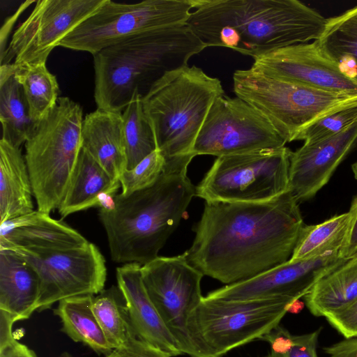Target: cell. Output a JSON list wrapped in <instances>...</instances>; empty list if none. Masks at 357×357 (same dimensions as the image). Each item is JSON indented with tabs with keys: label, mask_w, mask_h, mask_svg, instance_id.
I'll return each instance as SVG.
<instances>
[{
	"label": "cell",
	"mask_w": 357,
	"mask_h": 357,
	"mask_svg": "<svg viewBox=\"0 0 357 357\" xmlns=\"http://www.w3.org/2000/svg\"><path fill=\"white\" fill-rule=\"evenodd\" d=\"M348 229L340 250V257L349 260L357 254V195L353 199L350 208Z\"/></svg>",
	"instance_id": "37"
},
{
	"label": "cell",
	"mask_w": 357,
	"mask_h": 357,
	"mask_svg": "<svg viewBox=\"0 0 357 357\" xmlns=\"http://www.w3.org/2000/svg\"><path fill=\"white\" fill-rule=\"evenodd\" d=\"M121 186L82 148L63 200L58 208L65 218L91 207L109 208Z\"/></svg>",
	"instance_id": "21"
},
{
	"label": "cell",
	"mask_w": 357,
	"mask_h": 357,
	"mask_svg": "<svg viewBox=\"0 0 357 357\" xmlns=\"http://www.w3.org/2000/svg\"><path fill=\"white\" fill-rule=\"evenodd\" d=\"M295 302L286 298L224 301L203 297L192 318V332L204 357H222L236 347L261 340L279 326Z\"/></svg>",
	"instance_id": "9"
},
{
	"label": "cell",
	"mask_w": 357,
	"mask_h": 357,
	"mask_svg": "<svg viewBox=\"0 0 357 357\" xmlns=\"http://www.w3.org/2000/svg\"><path fill=\"white\" fill-rule=\"evenodd\" d=\"M324 52L349 77L357 80V6L328 18L317 40Z\"/></svg>",
	"instance_id": "27"
},
{
	"label": "cell",
	"mask_w": 357,
	"mask_h": 357,
	"mask_svg": "<svg viewBox=\"0 0 357 357\" xmlns=\"http://www.w3.org/2000/svg\"><path fill=\"white\" fill-rule=\"evenodd\" d=\"M88 242L65 222L38 210L0 224V249L63 250Z\"/></svg>",
	"instance_id": "19"
},
{
	"label": "cell",
	"mask_w": 357,
	"mask_h": 357,
	"mask_svg": "<svg viewBox=\"0 0 357 357\" xmlns=\"http://www.w3.org/2000/svg\"><path fill=\"white\" fill-rule=\"evenodd\" d=\"M321 328L305 334L292 335L280 325L264 340L271 345L273 357H319L317 345Z\"/></svg>",
	"instance_id": "32"
},
{
	"label": "cell",
	"mask_w": 357,
	"mask_h": 357,
	"mask_svg": "<svg viewBox=\"0 0 357 357\" xmlns=\"http://www.w3.org/2000/svg\"><path fill=\"white\" fill-rule=\"evenodd\" d=\"M141 267L137 263H128L116 268L118 287L123 296L132 330L139 339L170 357L183 355L146 291Z\"/></svg>",
	"instance_id": "18"
},
{
	"label": "cell",
	"mask_w": 357,
	"mask_h": 357,
	"mask_svg": "<svg viewBox=\"0 0 357 357\" xmlns=\"http://www.w3.org/2000/svg\"><path fill=\"white\" fill-rule=\"evenodd\" d=\"M59 357H72V356L70 354H68L67 353H65V354H63L62 355H61Z\"/></svg>",
	"instance_id": "41"
},
{
	"label": "cell",
	"mask_w": 357,
	"mask_h": 357,
	"mask_svg": "<svg viewBox=\"0 0 357 357\" xmlns=\"http://www.w3.org/2000/svg\"><path fill=\"white\" fill-rule=\"evenodd\" d=\"M10 250L21 255L39 276L36 311L47 310L67 298L96 295L104 289L107 279L105 260L92 243L63 250Z\"/></svg>",
	"instance_id": "13"
},
{
	"label": "cell",
	"mask_w": 357,
	"mask_h": 357,
	"mask_svg": "<svg viewBox=\"0 0 357 357\" xmlns=\"http://www.w3.org/2000/svg\"><path fill=\"white\" fill-rule=\"evenodd\" d=\"M326 20L298 0H194L186 24L206 47H227L255 59L318 40Z\"/></svg>",
	"instance_id": "2"
},
{
	"label": "cell",
	"mask_w": 357,
	"mask_h": 357,
	"mask_svg": "<svg viewBox=\"0 0 357 357\" xmlns=\"http://www.w3.org/2000/svg\"><path fill=\"white\" fill-rule=\"evenodd\" d=\"M82 109L68 97L36 126L25 142V160L38 211L60 206L82 149Z\"/></svg>",
	"instance_id": "6"
},
{
	"label": "cell",
	"mask_w": 357,
	"mask_h": 357,
	"mask_svg": "<svg viewBox=\"0 0 357 357\" xmlns=\"http://www.w3.org/2000/svg\"><path fill=\"white\" fill-rule=\"evenodd\" d=\"M357 145V121L342 132L292 152L289 190L301 202L312 198Z\"/></svg>",
	"instance_id": "17"
},
{
	"label": "cell",
	"mask_w": 357,
	"mask_h": 357,
	"mask_svg": "<svg viewBox=\"0 0 357 357\" xmlns=\"http://www.w3.org/2000/svg\"><path fill=\"white\" fill-rule=\"evenodd\" d=\"M347 261L340 257L339 252L307 260H289L252 278L214 290L205 298L224 301L272 298L296 301L307 294L321 278Z\"/></svg>",
	"instance_id": "15"
},
{
	"label": "cell",
	"mask_w": 357,
	"mask_h": 357,
	"mask_svg": "<svg viewBox=\"0 0 357 357\" xmlns=\"http://www.w3.org/2000/svg\"><path fill=\"white\" fill-rule=\"evenodd\" d=\"M165 158L156 149L131 169H126L119 178L121 194L130 195L153 184L162 173Z\"/></svg>",
	"instance_id": "33"
},
{
	"label": "cell",
	"mask_w": 357,
	"mask_h": 357,
	"mask_svg": "<svg viewBox=\"0 0 357 357\" xmlns=\"http://www.w3.org/2000/svg\"><path fill=\"white\" fill-rule=\"evenodd\" d=\"M94 295L67 298L59 302L54 314L61 321V331L75 342H81L98 354L112 351L92 310Z\"/></svg>",
	"instance_id": "26"
},
{
	"label": "cell",
	"mask_w": 357,
	"mask_h": 357,
	"mask_svg": "<svg viewBox=\"0 0 357 357\" xmlns=\"http://www.w3.org/2000/svg\"><path fill=\"white\" fill-rule=\"evenodd\" d=\"M82 148L116 181L127 169L122 113L97 108L82 127Z\"/></svg>",
	"instance_id": "20"
},
{
	"label": "cell",
	"mask_w": 357,
	"mask_h": 357,
	"mask_svg": "<svg viewBox=\"0 0 357 357\" xmlns=\"http://www.w3.org/2000/svg\"><path fill=\"white\" fill-rule=\"evenodd\" d=\"M105 0H39L17 27L1 65L46 63L52 50L78 25L93 15Z\"/></svg>",
	"instance_id": "14"
},
{
	"label": "cell",
	"mask_w": 357,
	"mask_h": 357,
	"mask_svg": "<svg viewBox=\"0 0 357 357\" xmlns=\"http://www.w3.org/2000/svg\"><path fill=\"white\" fill-rule=\"evenodd\" d=\"M357 121V107L344 109L317 120L305 128L296 140L312 144L337 135Z\"/></svg>",
	"instance_id": "34"
},
{
	"label": "cell",
	"mask_w": 357,
	"mask_h": 357,
	"mask_svg": "<svg viewBox=\"0 0 357 357\" xmlns=\"http://www.w3.org/2000/svg\"><path fill=\"white\" fill-rule=\"evenodd\" d=\"M127 169H131L157 149L151 123L144 111L142 98L135 93L122 113Z\"/></svg>",
	"instance_id": "30"
},
{
	"label": "cell",
	"mask_w": 357,
	"mask_h": 357,
	"mask_svg": "<svg viewBox=\"0 0 357 357\" xmlns=\"http://www.w3.org/2000/svg\"><path fill=\"white\" fill-rule=\"evenodd\" d=\"M105 357H170L157 347L142 340L134 333L129 331L125 342L114 349Z\"/></svg>",
	"instance_id": "35"
},
{
	"label": "cell",
	"mask_w": 357,
	"mask_h": 357,
	"mask_svg": "<svg viewBox=\"0 0 357 357\" xmlns=\"http://www.w3.org/2000/svg\"><path fill=\"white\" fill-rule=\"evenodd\" d=\"M123 301L119 287L112 286L94 296L92 302L93 312L112 349L125 342L131 328Z\"/></svg>",
	"instance_id": "31"
},
{
	"label": "cell",
	"mask_w": 357,
	"mask_h": 357,
	"mask_svg": "<svg viewBox=\"0 0 357 357\" xmlns=\"http://www.w3.org/2000/svg\"><path fill=\"white\" fill-rule=\"evenodd\" d=\"M253 69L268 76L322 91L357 93V80L328 57L317 40L280 48L255 59Z\"/></svg>",
	"instance_id": "16"
},
{
	"label": "cell",
	"mask_w": 357,
	"mask_h": 357,
	"mask_svg": "<svg viewBox=\"0 0 357 357\" xmlns=\"http://www.w3.org/2000/svg\"><path fill=\"white\" fill-rule=\"evenodd\" d=\"M346 212L301 229L290 261L310 259L328 253L340 252L349 223Z\"/></svg>",
	"instance_id": "28"
},
{
	"label": "cell",
	"mask_w": 357,
	"mask_h": 357,
	"mask_svg": "<svg viewBox=\"0 0 357 357\" xmlns=\"http://www.w3.org/2000/svg\"><path fill=\"white\" fill-rule=\"evenodd\" d=\"M236 96L263 114L287 142L337 111L357 107V93L328 92L268 76L252 68L233 75Z\"/></svg>",
	"instance_id": "7"
},
{
	"label": "cell",
	"mask_w": 357,
	"mask_h": 357,
	"mask_svg": "<svg viewBox=\"0 0 357 357\" xmlns=\"http://www.w3.org/2000/svg\"><path fill=\"white\" fill-rule=\"evenodd\" d=\"M223 95L221 82L195 66L170 71L153 84L142 104L165 162L192 161L206 115Z\"/></svg>",
	"instance_id": "5"
},
{
	"label": "cell",
	"mask_w": 357,
	"mask_h": 357,
	"mask_svg": "<svg viewBox=\"0 0 357 357\" xmlns=\"http://www.w3.org/2000/svg\"><path fill=\"white\" fill-rule=\"evenodd\" d=\"M267 357H273L271 354H269Z\"/></svg>",
	"instance_id": "43"
},
{
	"label": "cell",
	"mask_w": 357,
	"mask_h": 357,
	"mask_svg": "<svg viewBox=\"0 0 357 357\" xmlns=\"http://www.w3.org/2000/svg\"><path fill=\"white\" fill-rule=\"evenodd\" d=\"M310 312L327 317L357 301V259H351L321 278L304 297Z\"/></svg>",
	"instance_id": "25"
},
{
	"label": "cell",
	"mask_w": 357,
	"mask_h": 357,
	"mask_svg": "<svg viewBox=\"0 0 357 357\" xmlns=\"http://www.w3.org/2000/svg\"><path fill=\"white\" fill-rule=\"evenodd\" d=\"M323 349L328 357H356L357 338H344Z\"/></svg>",
	"instance_id": "39"
},
{
	"label": "cell",
	"mask_w": 357,
	"mask_h": 357,
	"mask_svg": "<svg viewBox=\"0 0 357 357\" xmlns=\"http://www.w3.org/2000/svg\"><path fill=\"white\" fill-rule=\"evenodd\" d=\"M304 225L289 190L264 202H205L184 255L204 275L238 283L288 261Z\"/></svg>",
	"instance_id": "1"
},
{
	"label": "cell",
	"mask_w": 357,
	"mask_h": 357,
	"mask_svg": "<svg viewBox=\"0 0 357 357\" xmlns=\"http://www.w3.org/2000/svg\"><path fill=\"white\" fill-rule=\"evenodd\" d=\"M146 291L183 354L204 357L191 329L195 311L203 296L204 275L189 264L183 254L158 257L142 266Z\"/></svg>",
	"instance_id": "11"
},
{
	"label": "cell",
	"mask_w": 357,
	"mask_h": 357,
	"mask_svg": "<svg viewBox=\"0 0 357 357\" xmlns=\"http://www.w3.org/2000/svg\"><path fill=\"white\" fill-rule=\"evenodd\" d=\"M206 46L187 24L145 32L94 55L97 108L120 112L135 93L143 98L167 73L188 65Z\"/></svg>",
	"instance_id": "4"
},
{
	"label": "cell",
	"mask_w": 357,
	"mask_h": 357,
	"mask_svg": "<svg viewBox=\"0 0 357 357\" xmlns=\"http://www.w3.org/2000/svg\"><path fill=\"white\" fill-rule=\"evenodd\" d=\"M40 279L35 268L19 253L0 249V310L16 321L36 311Z\"/></svg>",
	"instance_id": "22"
},
{
	"label": "cell",
	"mask_w": 357,
	"mask_h": 357,
	"mask_svg": "<svg viewBox=\"0 0 357 357\" xmlns=\"http://www.w3.org/2000/svg\"><path fill=\"white\" fill-rule=\"evenodd\" d=\"M14 66V75L24 90L30 115L39 122L56 104L59 93L56 78L48 70L46 63Z\"/></svg>",
	"instance_id": "29"
},
{
	"label": "cell",
	"mask_w": 357,
	"mask_h": 357,
	"mask_svg": "<svg viewBox=\"0 0 357 357\" xmlns=\"http://www.w3.org/2000/svg\"><path fill=\"white\" fill-rule=\"evenodd\" d=\"M31 181L20 148L0 140V222L33 212Z\"/></svg>",
	"instance_id": "23"
},
{
	"label": "cell",
	"mask_w": 357,
	"mask_h": 357,
	"mask_svg": "<svg viewBox=\"0 0 357 357\" xmlns=\"http://www.w3.org/2000/svg\"><path fill=\"white\" fill-rule=\"evenodd\" d=\"M189 164L165 162L153 184L128 195L119 193L111 207L100 208L112 261L143 266L158 257L195 196Z\"/></svg>",
	"instance_id": "3"
},
{
	"label": "cell",
	"mask_w": 357,
	"mask_h": 357,
	"mask_svg": "<svg viewBox=\"0 0 357 357\" xmlns=\"http://www.w3.org/2000/svg\"><path fill=\"white\" fill-rule=\"evenodd\" d=\"M13 63L0 66V120L1 139L20 148L36 124L30 115L24 90L15 77Z\"/></svg>",
	"instance_id": "24"
},
{
	"label": "cell",
	"mask_w": 357,
	"mask_h": 357,
	"mask_svg": "<svg viewBox=\"0 0 357 357\" xmlns=\"http://www.w3.org/2000/svg\"><path fill=\"white\" fill-rule=\"evenodd\" d=\"M352 259H357V254L355 255V257Z\"/></svg>",
	"instance_id": "42"
},
{
	"label": "cell",
	"mask_w": 357,
	"mask_h": 357,
	"mask_svg": "<svg viewBox=\"0 0 357 357\" xmlns=\"http://www.w3.org/2000/svg\"><path fill=\"white\" fill-rule=\"evenodd\" d=\"M326 319L344 338H357V301L344 310Z\"/></svg>",
	"instance_id": "36"
},
{
	"label": "cell",
	"mask_w": 357,
	"mask_h": 357,
	"mask_svg": "<svg viewBox=\"0 0 357 357\" xmlns=\"http://www.w3.org/2000/svg\"><path fill=\"white\" fill-rule=\"evenodd\" d=\"M351 169H352L354 178L357 180V161L352 165Z\"/></svg>",
	"instance_id": "40"
},
{
	"label": "cell",
	"mask_w": 357,
	"mask_h": 357,
	"mask_svg": "<svg viewBox=\"0 0 357 357\" xmlns=\"http://www.w3.org/2000/svg\"><path fill=\"white\" fill-rule=\"evenodd\" d=\"M287 147L218 157L195 189L205 202H259L289 190Z\"/></svg>",
	"instance_id": "8"
},
{
	"label": "cell",
	"mask_w": 357,
	"mask_h": 357,
	"mask_svg": "<svg viewBox=\"0 0 357 357\" xmlns=\"http://www.w3.org/2000/svg\"><path fill=\"white\" fill-rule=\"evenodd\" d=\"M193 8L194 0H146L135 3L105 0L59 46L94 55L138 34L186 24Z\"/></svg>",
	"instance_id": "10"
},
{
	"label": "cell",
	"mask_w": 357,
	"mask_h": 357,
	"mask_svg": "<svg viewBox=\"0 0 357 357\" xmlns=\"http://www.w3.org/2000/svg\"><path fill=\"white\" fill-rule=\"evenodd\" d=\"M0 357H37L35 352L17 341L13 335L0 338Z\"/></svg>",
	"instance_id": "38"
},
{
	"label": "cell",
	"mask_w": 357,
	"mask_h": 357,
	"mask_svg": "<svg viewBox=\"0 0 357 357\" xmlns=\"http://www.w3.org/2000/svg\"><path fill=\"white\" fill-rule=\"evenodd\" d=\"M268 119L236 96L223 95L212 104L193 148V155L220 157L285 146Z\"/></svg>",
	"instance_id": "12"
},
{
	"label": "cell",
	"mask_w": 357,
	"mask_h": 357,
	"mask_svg": "<svg viewBox=\"0 0 357 357\" xmlns=\"http://www.w3.org/2000/svg\"><path fill=\"white\" fill-rule=\"evenodd\" d=\"M356 357H357V354H356Z\"/></svg>",
	"instance_id": "44"
}]
</instances>
